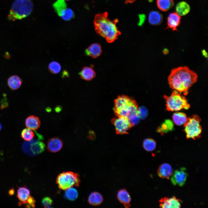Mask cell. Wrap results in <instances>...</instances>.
Returning <instances> with one entry per match:
<instances>
[{
  "instance_id": "obj_1",
  "label": "cell",
  "mask_w": 208,
  "mask_h": 208,
  "mask_svg": "<svg viewBox=\"0 0 208 208\" xmlns=\"http://www.w3.org/2000/svg\"><path fill=\"white\" fill-rule=\"evenodd\" d=\"M198 75L187 66H180L172 70L168 78L170 87L186 96L188 90L197 80Z\"/></svg>"
},
{
  "instance_id": "obj_2",
  "label": "cell",
  "mask_w": 208,
  "mask_h": 208,
  "mask_svg": "<svg viewBox=\"0 0 208 208\" xmlns=\"http://www.w3.org/2000/svg\"><path fill=\"white\" fill-rule=\"evenodd\" d=\"M118 22L117 19L111 20L109 18L106 12L96 14L94 21L95 30L98 34L105 38L107 42L112 43L121 34L116 25Z\"/></svg>"
},
{
  "instance_id": "obj_3",
  "label": "cell",
  "mask_w": 208,
  "mask_h": 208,
  "mask_svg": "<svg viewBox=\"0 0 208 208\" xmlns=\"http://www.w3.org/2000/svg\"><path fill=\"white\" fill-rule=\"evenodd\" d=\"M114 111L117 116H123L130 121L139 117L138 107L135 101L125 95L119 96L114 101Z\"/></svg>"
},
{
  "instance_id": "obj_4",
  "label": "cell",
  "mask_w": 208,
  "mask_h": 208,
  "mask_svg": "<svg viewBox=\"0 0 208 208\" xmlns=\"http://www.w3.org/2000/svg\"><path fill=\"white\" fill-rule=\"evenodd\" d=\"M33 8L31 0H15L12 4L8 18L14 21L25 18L31 13Z\"/></svg>"
},
{
  "instance_id": "obj_5",
  "label": "cell",
  "mask_w": 208,
  "mask_h": 208,
  "mask_svg": "<svg viewBox=\"0 0 208 208\" xmlns=\"http://www.w3.org/2000/svg\"><path fill=\"white\" fill-rule=\"evenodd\" d=\"M167 110L169 111H178L183 109H188L190 105L185 97L179 92L174 90L169 96H164Z\"/></svg>"
},
{
  "instance_id": "obj_6",
  "label": "cell",
  "mask_w": 208,
  "mask_h": 208,
  "mask_svg": "<svg viewBox=\"0 0 208 208\" xmlns=\"http://www.w3.org/2000/svg\"><path fill=\"white\" fill-rule=\"evenodd\" d=\"M201 119L197 115H194L187 118L184 126V130L187 139L194 140L200 137L202 127L200 125Z\"/></svg>"
},
{
  "instance_id": "obj_7",
  "label": "cell",
  "mask_w": 208,
  "mask_h": 208,
  "mask_svg": "<svg viewBox=\"0 0 208 208\" xmlns=\"http://www.w3.org/2000/svg\"><path fill=\"white\" fill-rule=\"evenodd\" d=\"M56 182L60 189L66 190L73 186H79L80 181L77 173L66 172H63L58 176Z\"/></svg>"
},
{
  "instance_id": "obj_8",
  "label": "cell",
  "mask_w": 208,
  "mask_h": 208,
  "mask_svg": "<svg viewBox=\"0 0 208 208\" xmlns=\"http://www.w3.org/2000/svg\"><path fill=\"white\" fill-rule=\"evenodd\" d=\"M111 122L114 126L117 134L122 135L128 133V131L134 126L129 119L123 116H117L112 118Z\"/></svg>"
},
{
  "instance_id": "obj_9",
  "label": "cell",
  "mask_w": 208,
  "mask_h": 208,
  "mask_svg": "<svg viewBox=\"0 0 208 208\" xmlns=\"http://www.w3.org/2000/svg\"><path fill=\"white\" fill-rule=\"evenodd\" d=\"M45 145L41 141L35 140L25 143L23 146V151L26 153L31 156L38 155L44 150Z\"/></svg>"
},
{
  "instance_id": "obj_10",
  "label": "cell",
  "mask_w": 208,
  "mask_h": 208,
  "mask_svg": "<svg viewBox=\"0 0 208 208\" xmlns=\"http://www.w3.org/2000/svg\"><path fill=\"white\" fill-rule=\"evenodd\" d=\"M188 174L185 168L182 167L174 171L171 175L170 180L174 185L182 186L186 181Z\"/></svg>"
},
{
  "instance_id": "obj_11",
  "label": "cell",
  "mask_w": 208,
  "mask_h": 208,
  "mask_svg": "<svg viewBox=\"0 0 208 208\" xmlns=\"http://www.w3.org/2000/svg\"><path fill=\"white\" fill-rule=\"evenodd\" d=\"M159 207L162 208H179L181 207L180 200L175 196L170 198L164 197L159 200Z\"/></svg>"
},
{
  "instance_id": "obj_12",
  "label": "cell",
  "mask_w": 208,
  "mask_h": 208,
  "mask_svg": "<svg viewBox=\"0 0 208 208\" xmlns=\"http://www.w3.org/2000/svg\"><path fill=\"white\" fill-rule=\"evenodd\" d=\"M181 19V17L176 12L170 13L167 18L166 29L170 28L173 31H177V28L180 23Z\"/></svg>"
},
{
  "instance_id": "obj_13",
  "label": "cell",
  "mask_w": 208,
  "mask_h": 208,
  "mask_svg": "<svg viewBox=\"0 0 208 208\" xmlns=\"http://www.w3.org/2000/svg\"><path fill=\"white\" fill-rule=\"evenodd\" d=\"M63 146L62 140L57 137H54L49 139L47 143V148L52 153H55L59 151Z\"/></svg>"
},
{
  "instance_id": "obj_14",
  "label": "cell",
  "mask_w": 208,
  "mask_h": 208,
  "mask_svg": "<svg viewBox=\"0 0 208 208\" xmlns=\"http://www.w3.org/2000/svg\"><path fill=\"white\" fill-rule=\"evenodd\" d=\"M117 198L120 203L123 204L125 208H129L130 207L131 197L126 189H123L119 190L117 194Z\"/></svg>"
},
{
  "instance_id": "obj_15",
  "label": "cell",
  "mask_w": 208,
  "mask_h": 208,
  "mask_svg": "<svg viewBox=\"0 0 208 208\" xmlns=\"http://www.w3.org/2000/svg\"><path fill=\"white\" fill-rule=\"evenodd\" d=\"M102 50L101 45L99 43L92 44L85 51V54L93 58H96L102 53Z\"/></svg>"
},
{
  "instance_id": "obj_16",
  "label": "cell",
  "mask_w": 208,
  "mask_h": 208,
  "mask_svg": "<svg viewBox=\"0 0 208 208\" xmlns=\"http://www.w3.org/2000/svg\"><path fill=\"white\" fill-rule=\"evenodd\" d=\"M172 173L171 166L167 163L160 165L157 170V173L159 176L162 178L168 179Z\"/></svg>"
},
{
  "instance_id": "obj_17",
  "label": "cell",
  "mask_w": 208,
  "mask_h": 208,
  "mask_svg": "<svg viewBox=\"0 0 208 208\" xmlns=\"http://www.w3.org/2000/svg\"><path fill=\"white\" fill-rule=\"evenodd\" d=\"M80 78L87 81H90L96 76V73L94 70L91 67L84 66L79 73Z\"/></svg>"
},
{
  "instance_id": "obj_18",
  "label": "cell",
  "mask_w": 208,
  "mask_h": 208,
  "mask_svg": "<svg viewBox=\"0 0 208 208\" xmlns=\"http://www.w3.org/2000/svg\"><path fill=\"white\" fill-rule=\"evenodd\" d=\"M26 126L32 130H35L39 127L40 121L37 116L31 115L28 116L25 121Z\"/></svg>"
},
{
  "instance_id": "obj_19",
  "label": "cell",
  "mask_w": 208,
  "mask_h": 208,
  "mask_svg": "<svg viewBox=\"0 0 208 208\" xmlns=\"http://www.w3.org/2000/svg\"><path fill=\"white\" fill-rule=\"evenodd\" d=\"M30 196V192L28 189L25 187H19L17 195V197L20 201L19 205H21L23 204H25Z\"/></svg>"
},
{
  "instance_id": "obj_20",
  "label": "cell",
  "mask_w": 208,
  "mask_h": 208,
  "mask_svg": "<svg viewBox=\"0 0 208 208\" xmlns=\"http://www.w3.org/2000/svg\"><path fill=\"white\" fill-rule=\"evenodd\" d=\"M148 21L152 25H160L163 20L162 14L159 12L156 11L151 12L148 15Z\"/></svg>"
},
{
  "instance_id": "obj_21",
  "label": "cell",
  "mask_w": 208,
  "mask_h": 208,
  "mask_svg": "<svg viewBox=\"0 0 208 208\" xmlns=\"http://www.w3.org/2000/svg\"><path fill=\"white\" fill-rule=\"evenodd\" d=\"M103 200V198L101 194L96 192H92L89 195L88 198V203L94 206L100 205L102 203Z\"/></svg>"
},
{
  "instance_id": "obj_22",
  "label": "cell",
  "mask_w": 208,
  "mask_h": 208,
  "mask_svg": "<svg viewBox=\"0 0 208 208\" xmlns=\"http://www.w3.org/2000/svg\"><path fill=\"white\" fill-rule=\"evenodd\" d=\"M22 81L18 75H13L10 77L7 80V84L9 88L12 90H16L21 86Z\"/></svg>"
},
{
  "instance_id": "obj_23",
  "label": "cell",
  "mask_w": 208,
  "mask_h": 208,
  "mask_svg": "<svg viewBox=\"0 0 208 208\" xmlns=\"http://www.w3.org/2000/svg\"><path fill=\"white\" fill-rule=\"evenodd\" d=\"M176 12L180 16H185L190 11L189 5L185 1L180 2L177 4L176 7Z\"/></svg>"
},
{
  "instance_id": "obj_24",
  "label": "cell",
  "mask_w": 208,
  "mask_h": 208,
  "mask_svg": "<svg viewBox=\"0 0 208 208\" xmlns=\"http://www.w3.org/2000/svg\"><path fill=\"white\" fill-rule=\"evenodd\" d=\"M157 5L158 8L163 11H166L174 5L173 0H157Z\"/></svg>"
},
{
  "instance_id": "obj_25",
  "label": "cell",
  "mask_w": 208,
  "mask_h": 208,
  "mask_svg": "<svg viewBox=\"0 0 208 208\" xmlns=\"http://www.w3.org/2000/svg\"><path fill=\"white\" fill-rule=\"evenodd\" d=\"M186 115L183 113L179 112L174 113L172 119L174 123L177 125H181L184 124L187 120Z\"/></svg>"
},
{
  "instance_id": "obj_26",
  "label": "cell",
  "mask_w": 208,
  "mask_h": 208,
  "mask_svg": "<svg viewBox=\"0 0 208 208\" xmlns=\"http://www.w3.org/2000/svg\"><path fill=\"white\" fill-rule=\"evenodd\" d=\"M78 193L75 188L70 187L66 189L64 193L65 198L70 201H74L78 197Z\"/></svg>"
},
{
  "instance_id": "obj_27",
  "label": "cell",
  "mask_w": 208,
  "mask_h": 208,
  "mask_svg": "<svg viewBox=\"0 0 208 208\" xmlns=\"http://www.w3.org/2000/svg\"><path fill=\"white\" fill-rule=\"evenodd\" d=\"M58 15L64 20L69 21L74 18L75 14L72 9L67 8L61 11Z\"/></svg>"
},
{
  "instance_id": "obj_28",
  "label": "cell",
  "mask_w": 208,
  "mask_h": 208,
  "mask_svg": "<svg viewBox=\"0 0 208 208\" xmlns=\"http://www.w3.org/2000/svg\"><path fill=\"white\" fill-rule=\"evenodd\" d=\"M143 146L146 151H151L155 149L156 147V143L153 139H146L143 141Z\"/></svg>"
},
{
  "instance_id": "obj_29",
  "label": "cell",
  "mask_w": 208,
  "mask_h": 208,
  "mask_svg": "<svg viewBox=\"0 0 208 208\" xmlns=\"http://www.w3.org/2000/svg\"><path fill=\"white\" fill-rule=\"evenodd\" d=\"M53 6L58 15L62 11L67 8V5L64 0H57L53 4Z\"/></svg>"
},
{
  "instance_id": "obj_30",
  "label": "cell",
  "mask_w": 208,
  "mask_h": 208,
  "mask_svg": "<svg viewBox=\"0 0 208 208\" xmlns=\"http://www.w3.org/2000/svg\"><path fill=\"white\" fill-rule=\"evenodd\" d=\"M21 136L22 138L25 141H30L34 136V134L32 130L26 128L22 130L21 133Z\"/></svg>"
},
{
  "instance_id": "obj_31",
  "label": "cell",
  "mask_w": 208,
  "mask_h": 208,
  "mask_svg": "<svg viewBox=\"0 0 208 208\" xmlns=\"http://www.w3.org/2000/svg\"><path fill=\"white\" fill-rule=\"evenodd\" d=\"M48 69L51 73L56 74L60 72L61 69V67L58 62L54 61L51 62L49 64Z\"/></svg>"
},
{
  "instance_id": "obj_32",
  "label": "cell",
  "mask_w": 208,
  "mask_h": 208,
  "mask_svg": "<svg viewBox=\"0 0 208 208\" xmlns=\"http://www.w3.org/2000/svg\"><path fill=\"white\" fill-rule=\"evenodd\" d=\"M42 204L45 208H52L53 205V201L49 197H45L42 199Z\"/></svg>"
},
{
  "instance_id": "obj_33",
  "label": "cell",
  "mask_w": 208,
  "mask_h": 208,
  "mask_svg": "<svg viewBox=\"0 0 208 208\" xmlns=\"http://www.w3.org/2000/svg\"><path fill=\"white\" fill-rule=\"evenodd\" d=\"M148 111L144 107L138 108V113L140 117L144 119L146 118L148 114Z\"/></svg>"
},
{
  "instance_id": "obj_34",
  "label": "cell",
  "mask_w": 208,
  "mask_h": 208,
  "mask_svg": "<svg viewBox=\"0 0 208 208\" xmlns=\"http://www.w3.org/2000/svg\"><path fill=\"white\" fill-rule=\"evenodd\" d=\"M35 200L31 196H30L26 203L25 204L27 207H34L35 206Z\"/></svg>"
},
{
  "instance_id": "obj_35",
  "label": "cell",
  "mask_w": 208,
  "mask_h": 208,
  "mask_svg": "<svg viewBox=\"0 0 208 208\" xmlns=\"http://www.w3.org/2000/svg\"><path fill=\"white\" fill-rule=\"evenodd\" d=\"M55 111L57 112H59L62 110V108L60 106H58L55 108Z\"/></svg>"
},
{
  "instance_id": "obj_36",
  "label": "cell",
  "mask_w": 208,
  "mask_h": 208,
  "mask_svg": "<svg viewBox=\"0 0 208 208\" xmlns=\"http://www.w3.org/2000/svg\"><path fill=\"white\" fill-rule=\"evenodd\" d=\"M202 53L203 56H205V57H207V54L205 50H203L202 51Z\"/></svg>"
},
{
  "instance_id": "obj_37",
  "label": "cell",
  "mask_w": 208,
  "mask_h": 208,
  "mask_svg": "<svg viewBox=\"0 0 208 208\" xmlns=\"http://www.w3.org/2000/svg\"><path fill=\"white\" fill-rule=\"evenodd\" d=\"M136 0H126L125 3H132L134 2Z\"/></svg>"
},
{
  "instance_id": "obj_38",
  "label": "cell",
  "mask_w": 208,
  "mask_h": 208,
  "mask_svg": "<svg viewBox=\"0 0 208 208\" xmlns=\"http://www.w3.org/2000/svg\"><path fill=\"white\" fill-rule=\"evenodd\" d=\"M14 193V190L13 189H11L9 191V194L11 195H13Z\"/></svg>"
},
{
  "instance_id": "obj_39",
  "label": "cell",
  "mask_w": 208,
  "mask_h": 208,
  "mask_svg": "<svg viewBox=\"0 0 208 208\" xmlns=\"http://www.w3.org/2000/svg\"><path fill=\"white\" fill-rule=\"evenodd\" d=\"M2 128V125H1V123H0V131L1 129Z\"/></svg>"
},
{
  "instance_id": "obj_40",
  "label": "cell",
  "mask_w": 208,
  "mask_h": 208,
  "mask_svg": "<svg viewBox=\"0 0 208 208\" xmlns=\"http://www.w3.org/2000/svg\"><path fill=\"white\" fill-rule=\"evenodd\" d=\"M66 0V1H69V0Z\"/></svg>"
}]
</instances>
